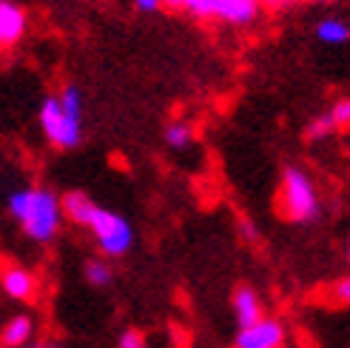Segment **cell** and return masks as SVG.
Here are the masks:
<instances>
[{
	"mask_svg": "<svg viewBox=\"0 0 350 348\" xmlns=\"http://www.w3.org/2000/svg\"><path fill=\"white\" fill-rule=\"evenodd\" d=\"M60 208H63L66 220H72L75 225H83V229H89L94 234L103 254L122 257L134 246L131 223L122 214H114V212H109V208L97 206L89 195H83V191H68V195H63Z\"/></svg>",
	"mask_w": 350,
	"mask_h": 348,
	"instance_id": "cell-1",
	"label": "cell"
},
{
	"mask_svg": "<svg viewBox=\"0 0 350 348\" xmlns=\"http://www.w3.org/2000/svg\"><path fill=\"white\" fill-rule=\"evenodd\" d=\"M9 214L21 223V229L34 243H51L60 232L63 223V208L60 197L55 191L31 186V188H17L9 195Z\"/></svg>",
	"mask_w": 350,
	"mask_h": 348,
	"instance_id": "cell-2",
	"label": "cell"
},
{
	"mask_svg": "<svg viewBox=\"0 0 350 348\" xmlns=\"http://www.w3.org/2000/svg\"><path fill=\"white\" fill-rule=\"evenodd\" d=\"M40 129L55 149H75L83 140V95L77 86H66L60 95H49L40 106Z\"/></svg>",
	"mask_w": 350,
	"mask_h": 348,
	"instance_id": "cell-3",
	"label": "cell"
},
{
	"mask_svg": "<svg viewBox=\"0 0 350 348\" xmlns=\"http://www.w3.org/2000/svg\"><path fill=\"white\" fill-rule=\"evenodd\" d=\"M276 212L291 223H313L322 214V203L310 174L299 166H288L282 171L276 191Z\"/></svg>",
	"mask_w": 350,
	"mask_h": 348,
	"instance_id": "cell-4",
	"label": "cell"
},
{
	"mask_svg": "<svg viewBox=\"0 0 350 348\" xmlns=\"http://www.w3.org/2000/svg\"><path fill=\"white\" fill-rule=\"evenodd\" d=\"M185 9L202 21H222L231 26H248L262 12L259 0H188Z\"/></svg>",
	"mask_w": 350,
	"mask_h": 348,
	"instance_id": "cell-5",
	"label": "cell"
},
{
	"mask_svg": "<svg viewBox=\"0 0 350 348\" xmlns=\"http://www.w3.org/2000/svg\"><path fill=\"white\" fill-rule=\"evenodd\" d=\"M285 337H288L285 323L265 314L259 323L239 328V334L234 337V348H282Z\"/></svg>",
	"mask_w": 350,
	"mask_h": 348,
	"instance_id": "cell-6",
	"label": "cell"
},
{
	"mask_svg": "<svg viewBox=\"0 0 350 348\" xmlns=\"http://www.w3.org/2000/svg\"><path fill=\"white\" fill-rule=\"evenodd\" d=\"M231 311H234V320L239 328H248L254 323H259L265 317V306H262L259 291L251 286H237L231 294Z\"/></svg>",
	"mask_w": 350,
	"mask_h": 348,
	"instance_id": "cell-7",
	"label": "cell"
},
{
	"mask_svg": "<svg viewBox=\"0 0 350 348\" xmlns=\"http://www.w3.org/2000/svg\"><path fill=\"white\" fill-rule=\"evenodd\" d=\"M26 34V12L12 3V0H0V49H12L23 40Z\"/></svg>",
	"mask_w": 350,
	"mask_h": 348,
	"instance_id": "cell-8",
	"label": "cell"
},
{
	"mask_svg": "<svg viewBox=\"0 0 350 348\" xmlns=\"http://www.w3.org/2000/svg\"><path fill=\"white\" fill-rule=\"evenodd\" d=\"M0 288L12 300H31V294L38 291V280L23 266H6L0 271Z\"/></svg>",
	"mask_w": 350,
	"mask_h": 348,
	"instance_id": "cell-9",
	"label": "cell"
},
{
	"mask_svg": "<svg viewBox=\"0 0 350 348\" xmlns=\"http://www.w3.org/2000/svg\"><path fill=\"white\" fill-rule=\"evenodd\" d=\"M31 337H34V320L29 314H17L0 328V345L3 348H29Z\"/></svg>",
	"mask_w": 350,
	"mask_h": 348,
	"instance_id": "cell-10",
	"label": "cell"
},
{
	"mask_svg": "<svg viewBox=\"0 0 350 348\" xmlns=\"http://www.w3.org/2000/svg\"><path fill=\"white\" fill-rule=\"evenodd\" d=\"M317 40L325 46H342L350 40V23L342 17H322L317 23Z\"/></svg>",
	"mask_w": 350,
	"mask_h": 348,
	"instance_id": "cell-11",
	"label": "cell"
},
{
	"mask_svg": "<svg viewBox=\"0 0 350 348\" xmlns=\"http://www.w3.org/2000/svg\"><path fill=\"white\" fill-rule=\"evenodd\" d=\"M163 140L174 151H185L191 143H194V129H191L185 120H171V123L163 129Z\"/></svg>",
	"mask_w": 350,
	"mask_h": 348,
	"instance_id": "cell-12",
	"label": "cell"
},
{
	"mask_svg": "<svg viewBox=\"0 0 350 348\" xmlns=\"http://www.w3.org/2000/svg\"><path fill=\"white\" fill-rule=\"evenodd\" d=\"M83 277H85V283H89V286L106 288L114 280V271H111V266L103 257H92L89 263H85V269H83Z\"/></svg>",
	"mask_w": 350,
	"mask_h": 348,
	"instance_id": "cell-13",
	"label": "cell"
},
{
	"mask_svg": "<svg viewBox=\"0 0 350 348\" xmlns=\"http://www.w3.org/2000/svg\"><path fill=\"white\" fill-rule=\"evenodd\" d=\"M334 129H336L334 120H330V114L325 112V114H317V117H313L310 123L305 126V137H308L310 143H317V140H325V137L334 134Z\"/></svg>",
	"mask_w": 350,
	"mask_h": 348,
	"instance_id": "cell-14",
	"label": "cell"
},
{
	"mask_svg": "<svg viewBox=\"0 0 350 348\" xmlns=\"http://www.w3.org/2000/svg\"><path fill=\"white\" fill-rule=\"evenodd\" d=\"M327 297H330V303H336V306H350V277H342L339 283L330 286Z\"/></svg>",
	"mask_w": 350,
	"mask_h": 348,
	"instance_id": "cell-15",
	"label": "cell"
},
{
	"mask_svg": "<svg viewBox=\"0 0 350 348\" xmlns=\"http://www.w3.org/2000/svg\"><path fill=\"white\" fill-rule=\"evenodd\" d=\"M327 114H330V120H334V126H336V129L350 126V97L334 103V109H330Z\"/></svg>",
	"mask_w": 350,
	"mask_h": 348,
	"instance_id": "cell-16",
	"label": "cell"
},
{
	"mask_svg": "<svg viewBox=\"0 0 350 348\" xmlns=\"http://www.w3.org/2000/svg\"><path fill=\"white\" fill-rule=\"evenodd\" d=\"M117 348H148V340L139 334V332H134V328H129V332H122V334H120Z\"/></svg>",
	"mask_w": 350,
	"mask_h": 348,
	"instance_id": "cell-17",
	"label": "cell"
},
{
	"mask_svg": "<svg viewBox=\"0 0 350 348\" xmlns=\"http://www.w3.org/2000/svg\"><path fill=\"white\" fill-rule=\"evenodd\" d=\"M134 6L139 12H160L165 6V0H134Z\"/></svg>",
	"mask_w": 350,
	"mask_h": 348,
	"instance_id": "cell-18",
	"label": "cell"
},
{
	"mask_svg": "<svg viewBox=\"0 0 350 348\" xmlns=\"http://www.w3.org/2000/svg\"><path fill=\"white\" fill-rule=\"evenodd\" d=\"M239 229H242V234L248 237V240L256 237V229H254V223H251V220H239Z\"/></svg>",
	"mask_w": 350,
	"mask_h": 348,
	"instance_id": "cell-19",
	"label": "cell"
},
{
	"mask_svg": "<svg viewBox=\"0 0 350 348\" xmlns=\"http://www.w3.org/2000/svg\"><path fill=\"white\" fill-rule=\"evenodd\" d=\"M293 0H259V6H271V9H285Z\"/></svg>",
	"mask_w": 350,
	"mask_h": 348,
	"instance_id": "cell-20",
	"label": "cell"
},
{
	"mask_svg": "<svg viewBox=\"0 0 350 348\" xmlns=\"http://www.w3.org/2000/svg\"><path fill=\"white\" fill-rule=\"evenodd\" d=\"M188 0H165V6H174V9H185Z\"/></svg>",
	"mask_w": 350,
	"mask_h": 348,
	"instance_id": "cell-21",
	"label": "cell"
},
{
	"mask_svg": "<svg viewBox=\"0 0 350 348\" xmlns=\"http://www.w3.org/2000/svg\"><path fill=\"white\" fill-rule=\"evenodd\" d=\"M40 348H63V343H55V340H51V343H43Z\"/></svg>",
	"mask_w": 350,
	"mask_h": 348,
	"instance_id": "cell-22",
	"label": "cell"
},
{
	"mask_svg": "<svg viewBox=\"0 0 350 348\" xmlns=\"http://www.w3.org/2000/svg\"><path fill=\"white\" fill-rule=\"evenodd\" d=\"M347 263H350V237H347Z\"/></svg>",
	"mask_w": 350,
	"mask_h": 348,
	"instance_id": "cell-23",
	"label": "cell"
},
{
	"mask_svg": "<svg viewBox=\"0 0 350 348\" xmlns=\"http://www.w3.org/2000/svg\"><path fill=\"white\" fill-rule=\"evenodd\" d=\"M29 348H40V345H29Z\"/></svg>",
	"mask_w": 350,
	"mask_h": 348,
	"instance_id": "cell-24",
	"label": "cell"
}]
</instances>
